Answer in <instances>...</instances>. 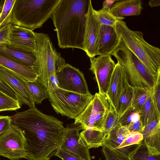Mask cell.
<instances>
[{
    "mask_svg": "<svg viewBox=\"0 0 160 160\" xmlns=\"http://www.w3.org/2000/svg\"><path fill=\"white\" fill-rule=\"evenodd\" d=\"M25 139L28 160H50L62 142L64 127L62 122L45 114L35 106L11 116Z\"/></svg>",
    "mask_w": 160,
    "mask_h": 160,
    "instance_id": "6da1fadb",
    "label": "cell"
},
{
    "mask_svg": "<svg viewBox=\"0 0 160 160\" xmlns=\"http://www.w3.org/2000/svg\"><path fill=\"white\" fill-rule=\"evenodd\" d=\"M89 0H60L51 17L59 48L85 51L84 36Z\"/></svg>",
    "mask_w": 160,
    "mask_h": 160,
    "instance_id": "7a4b0ae2",
    "label": "cell"
},
{
    "mask_svg": "<svg viewBox=\"0 0 160 160\" xmlns=\"http://www.w3.org/2000/svg\"><path fill=\"white\" fill-rule=\"evenodd\" d=\"M114 28L120 42L129 49L156 77L160 73V49L148 43L142 32L129 29L123 20L117 21Z\"/></svg>",
    "mask_w": 160,
    "mask_h": 160,
    "instance_id": "3957f363",
    "label": "cell"
},
{
    "mask_svg": "<svg viewBox=\"0 0 160 160\" xmlns=\"http://www.w3.org/2000/svg\"><path fill=\"white\" fill-rule=\"evenodd\" d=\"M60 0H15L10 23L33 31L51 17Z\"/></svg>",
    "mask_w": 160,
    "mask_h": 160,
    "instance_id": "277c9868",
    "label": "cell"
},
{
    "mask_svg": "<svg viewBox=\"0 0 160 160\" xmlns=\"http://www.w3.org/2000/svg\"><path fill=\"white\" fill-rule=\"evenodd\" d=\"M112 55L123 68L131 86L133 88L153 87L157 77L123 44L119 42L118 47Z\"/></svg>",
    "mask_w": 160,
    "mask_h": 160,
    "instance_id": "5b68a950",
    "label": "cell"
},
{
    "mask_svg": "<svg viewBox=\"0 0 160 160\" xmlns=\"http://www.w3.org/2000/svg\"><path fill=\"white\" fill-rule=\"evenodd\" d=\"M48 92L49 100L55 112L74 119L84 110L94 97L90 92L82 94L58 87L50 89Z\"/></svg>",
    "mask_w": 160,
    "mask_h": 160,
    "instance_id": "8992f818",
    "label": "cell"
},
{
    "mask_svg": "<svg viewBox=\"0 0 160 160\" xmlns=\"http://www.w3.org/2000/svg\"><path fill=\"white\" fill-rule=\"evenodd\" d=\"M34 33L36 42V70L39 75L37 80L48 91L50 78L55 74L57 51L48 34Z\"/></svg>",
    "mask_w": 160,
    "mask_h": 160,
    "instance_id": "52a82bcc",
    "label": "cell"
},
{
    "mask_svg": "<svg viewBox=\"0 0 160 160\" xmlns=\"http://www.w3.org/2000/svg\"><path fill=\"white\" fill-rule=\"evenodd\" d=\"M110 104L105 94L96 93L74 123L82 130L92 129L102 131L104 122Z\"/></svg>",
    "mask_w": 160,
    "mask_h": 160,
    "instance_id": "ba28073f",
    "label": "cell"
},
{
    "mask_svg": "<svg viewBox=\"0 0 160 160\" xmlns=\"http://www.w3.org/2000/svg\"><path fill=\"white\" fill-rule=\"evenodd\" d=\"M0 156L10 160L26 158L25 139L21 130L12 124L9 128L0 135Z\"/></svg>",
    "mask_w": 160,
    "mask_h": 160,
    "instance_id": "9c48e42d",
    "label": "cell"
},
{
    "mask_svg": "<svg viewBox=\"0 0 160 160\" xmlns=\"http://www.w3.org/2000/svg\"><path fill=\"white\" fill-rule=\"evenodd\" d=\"M55 75L59 88L82 94L90 93L82 72L66 62L56 67Z\"/></svg>",
    "mask_w": 160,
    "mask_h": 160,
    "instance_id": "30bf717a",
    "label": "cell"
},
{
    "mask_svg": "<svg viewBox=\"0 0 160 160\" xmlns=\"http://www.w3.org/2000/svg\"><path fill=\"white\" fill-rule=\"evenodd\" d=\"M89 58V69L94 75L98 92L106 95L116 63L110 55H100L97 58Z\"/></svg>",
    "mask_w": 160,
    "mask_h": 160,
    "instance_id": "8fae6325",
    "label": "cell"
},
{
    "mask_svg": "<svg viewBox=\"0 0 160 160\" xmlns=\"http://www.w3.org/2000/svg\"><path fill=\"white\" fill-rule=\"evenodd\" d=\"M81 130L80 127L74 123L67 125L64 128L62 142L58 148L76 155L82 160H91L89 149L80 137Z\"/></svg>",
    "mask_w": 160,
    "mask_h": 160,
    "instance_id": "7c38bea8",
    "label": "cell"
},
{
    "mask_svg": "<svg viewBox=\"0 0 160 160\" xmlns=\"http://www.w3.org/2000/svg\"><path fill=\"white\" fill-rule=\"evenodd\" d=\"M91 0L86 15V24L84 36V51L89 58L98 55L99 30L101 25L94 12Z\"/></svg>",
    "mask_w": 160,
    "mask_h": 160,
    "instance_id": "4fadbf2b",
    "label": "cell"
},
{
    "mask_svg": "<svg viewBox=\"0 0 160 160\" xmlns=\"http://www.w3.org/2000/svg\"><path fill=\"white\" fill-rule=\"evenodd\" d=\"M10 45L12 48L35 54L36 49L34 32L28 28L12 25L9 36Z\"/></svg>",
    "mask_w": 160,
    "mask_h": 160,
    "instance_id": "5bb4252c",
    "label": "cell"
},
{
    "mask_svg": "<svg viewBox=\"0 0 160 160\" xmlns=\"http://www.w3.org/2000/svg\"><path fill=\"white\" fill-rule=\"evenodd\" d=\"M0 80L16 92L22 104L27 105L30 108L35 106L32 95L22 78L10 71L0 67Z\"/></svg>",
    "mask_w": 160,
    "mask_h": 160,
    "instance_id": "9a60e30c",
    "label": "cell"
},
{
    "mask_svg": "<svg viewBox=\"0 0 160 160\" xmlns=\"http://www.w3.org/2000/svg\"><path fill=\"white\" fill-rule=\"evenodd\" d=\"M128 84L129 83L124 70L117 62L106 94L110 104L115 110L122 93Z\"/></svg>",
    "mask_w": 160,
    "mask_h": 160,
    "instance_id": "2e32d148",
    "label": "cell"
},
{
    "mask_svg": "<svg viewBox=\"0 0 160 160\" xmlns=\"http://www.w3.org/2000/svg\"><path fill=\"white\" fill-rule=\"evenodd\" d=\"M120 39L114 27L101 25L99 34L98 55H112L118 47Z\"/></svg>",
    "mask_w": 160,
    "mask_h": 160,
    "instance_id": "e0dca14e",
    "label": "cell"
},
{
    "mask_svg": "<svg viewBox=\"0 0 160 160\" xmlns=\"http://www.w3.org/2000/svg\"><path fill=\"white\" fill-rule=\"evenodd\" d=\"M142 134L149 153L160 155V119L144 126Z\"/></svg>",
    "mask_w": 160,
    "mask_h": 160,
    "instance_id": "ac0fdd59",
    "label": "cell"
},
{
    "mask_svg": "<svg viewBox=\"0 0 160 160\" xmlns=\"http://www.w3.org/2000/svg\"><path fill=\"white\" fill-rule=\"evenodd\" d=\"M0 67L13 72L27 81H35L38 79L39 76L35 69L1 55Z\"/></svg>",
    "mask_w": 160,
    "mask_h": 160,
    "instance_id": "d6986e66",
    "label": "cell"
},
{
    "mask_svg": "<svg viewBox=\"0 0 160 160\" xmlns=\"http://www.w3.org/2000/svg\"><path fill=\"white\" fill-rule=\"evenodd\" d=\"M142 4L141 0H117L110 11L114 15L120 17L138 16L143 9Z\"/></svg>",
    "mask_w": 160,
    "mask_h": 160,
    "instance_id": "ffe728a7",
    "label": "cell"
},
{
    "mask_svg": "<svg viewBox=\"0 0 160 160\" xmlns=\"http://www.w3.org/2000/svg\"><path fill=\"white\" fill-rule=\"evenodd\" d=\"M0 55L36 71V59L34 53L23 52L4 46L0 47Z\"/></svg>",
    "mask_w": 160,
    "mask_h": 160,
    "instance_id": "44dd1931",
    "label": "cell"
},
{
    "mask_svg": "<svg viewBox=\"0 0 160 160\" xmlns=\"http://www.w3.org/2000/svg\"><path fill=\"white\" fill-rule=\"evenodd\" d=\"M129 132L126 127L119 124L106 137L102 146L116 152Z\"/></svg>",
    "mask_w": 160,
    "mask_h": 160,
    "instance_id": "7402d4cb",
    "label": "cell"
},
{
    "mask_svg": "<svg viewBox=\"0 0 160 160\" xmlns=\"http://www.w3.org/2000/svg\"><path fill=\"white\" fill-rule=\"evenodd\" d=\"M80 135L82 140L89 149L102 147L105 138L102 131L92 129L83 130Z\"/></svg>",
    "mask_w": 160,
    "mask_h": 160,
    "instance_id": "603a6c76",
    "label": "cell"
},
{
    "mask_svg": "<svg viewBox=\"0 0 160 160\" xmlns=\"http://www.w3.org/2000/svg\"><path fill=\"white\" fill-rule=\"evenodd\" d=\"M139 113L140 120L144 127L157 119H160V112L154 104L152 95L145 103Z\"/></svg>",
    "mask_w": 160,
    "mask_h": 160,
    "instance_id": "cb8c5ba5",
    "label": "cell"
},
{
    "mask_svg": "<svg viewBox=\"0 0 160 160\" xmlns=\"http://www.w3.org/2000/svg\"><path fill=\"white\" fill-rule=\"evenodd\" d=\"M153 87L133 88L131 107L139 112L146 101L152 95Z\"/></svg>",
    "mask_w": 160,
    "mask_h": 160,
    "instance_id": "d4e9b609",
    "label": "cell"
},
{
    "mask_svg": "<svg viewBox=\"0 0 160 160\" xmlns=\"http://www.w3.org/2000/svg\"><path fill=\"white\" fill-rule=\"evenodd\" d=\"M133 90V88L128 84L122 93L115 109L119 118L131 107Z\"/></svg>",
    "mask_w": 160,
    "mask_h": 160,
    "instance_id": "484cf974",
    "label": "cell"
},
{
    "mask_svg": "<svg viewBox=\"0 0 160 160\" xmlns=\"http://www.w3.org/2000/svg\"><path fill=\"white\" fill-rule=\"evenodd\" d=\"M33 98L35 104H40L48 98V92L45 88L37 80L34 82L25 81Z\"/></svg>",
    "mask_w": 160,
    "mask_h": 160,
    "instance_id": "4316f807",
    "label": "cell"
},
{
    "mask_svg": "<svg viewBox=\"0 0 160 160\" xmlns=\"http://www.w3.org/2000/svg\"><path fill=\"white\" fill-rule=\"evenodd\" d=\"M129 158L130 160H160V155H150L143 140L130 152Z\"/></svg>",
    "mask_w": 160,
    "mask_h": 160,
    "instance_id": "83f0119b",
    "label": "cell"
},
{
    "mask_svg": "<svg viewBox=\"0 0 160 160\" xmlns=\"http://www.w3.org/2000/svg\"><path fill=\"white\" fill-rule=\"evenodd\" d=\"M94 12L101 25H105L114 27L116 22L119 21L123 20L125 18L117 17L114 15L110 10L102 8L97 10L94 9Z\"/></svg>",
    "mask_w": 160,
    "mask_h": 160,
    "instance_id": "f1b7e54d",
    "label": "cell"
},
{
    "mask_svg": "<svg viewBox=\"0 0 160 160\" xmlns=\"http://www.w3.org/2000/svg\"><path fill=\"white\" fill-rule=\"evenodd\" d=\"M22 105L18 100L0 90V112L16 110L20 108Z\"/></svg>",
    "mask_w": 160,
    "mask_h": 160,
    "instance_id": "f546056e",
    "label": "cell"
},
{
    "mask_svg": "<svg viewBox=\"0 0 160 160\" xmlns=\"http://www.w3.org/2000/svg\"><path fill=\"white\" fill-rule=\"evenodd\" d=\"M118 119L115 111L110 104L103 125L102 132L105 137L111 131L119 125Z\"/></svg>",
    "mask_w": 160,
    "mask_h": 160,
    "instance_id": "4dcf8cb0",
    "label": "cell"
},
{
    "mask_svg": "<svg viewBox=\"0 0 160 160\" xmlns=\"http://www.w3.org/2000/svg\"><path fill=\"white\" fill-rule=\"evenodd\" d=\"M15 0H5L0 14V28L10 23L12 10Z\"/></svg>",
    "mask_w": 160,
    "mask_h": 160,
    "instance_id": "1f68e13d",
    "label": "cell"
},
{
    "mask_svg": "<svg viewBox=\"0 0 160 160\" xmlns=\"http://www.w3.org/2000/svg\"><path fill=\"white\" fill-rule=\"evenodd\" d=\"M139 120V112L131 107L119 118L118 123L122 126L127 127Z\"/></svg>",
    "mask_w": 160,
    "mask_h": 160,
    "instance_id": "d6a6232c",
    "label": "cell"
},
{
    "mask_svg": "<svg viewBox=\"0 0 160 160\" xmlns=\"http://www.w3.org/2000/svg\"><path fill=\"white\" fill-rule=\"evenodd\" d=\"M12 25L10 23L0 28V47L10 45L9 36Z\"/></svg>",
    "mask_w": 160,
    "mask_h": 160,
    "instance_id": "836d02e7",
    "label": "cell"
},
{
    "mask_svg": "<svg viewBox=\"0 0 160 160\" xmlns=\"http://www.w3.org/2000/svg\"><path fill=\"white\" fill-rule=\"evenodd\" d=\"M160 73L157 76L156 82L153 87L152 97L155 105L160 112Z\"/></svg>",
    "mask_w": 160,
    "mask_h": 160,
    "instance_id": "e575fe53",
    "label": "cell"
},
{
    "mask_svg": "<svg viewBox=\"0 0 160 160\" xmlns=\"http://www.w3.org/2000/svg\"><path fill=\"white\" fill-rule=\"evenodd\" d=\"M102 152L107 160H130L129 158H126L119 155L114 151L102 146Z\"/></svg>",
    "mask_w": 160,
    "mask_h": 160,
    "instance_id": "d590c367",
    "label": "cell"
},
{
    "mask_svg": "<svg viewBox=\"0 0 160 160\" xmlns=\"http://www.w3.org/2000/svg\"><path fill=\"white\" fill-rule=\"evenodd\" d=\"M54 155L62 160H82L77 156L59 148L55 152Z\"/></svg>",
    "mask_w": 160,
    "mask_h": 160,
    "instance_id": "8d00e7d4",
    "label": "cell"
},
{
    "mask_svg": "<svg viewBox=\"0 0 160 160\" xmlns=\"http://www.w3.org/2000/svg\"><path fill=\"white\" fill-rule=\"evenodd\" d=\"M0 90L15 99L20 101L16 92L8 85L0 80Z\"/></svg>",
    "mask_w": 160,
    "mask_h": 160,
    "instance_id": "74e56055",
    "label": "cell"
},
{
    "mask_svg": "<svg viewBox=\"0 0 160 160\" xmlns=\"http://www.w3.org/2000/svg\"><path fill=\"white\" fill-rule=\"evenodd\" d=\"M11 125L10 117L0 116V135L6 131Z\"/></svg>",
    "mask_w": 160,
    "mask_h": 160,
    "instance_id": "f35d334b",
    "label": "cell"
},
{
    "mask_svg": "<svg viewBox=\"0 0 160 160\" xmlns=\"http://www.w3.org/2000/svg\"><path fill=\"white\" fill-rule=\"evenodd\" d=\"M130 132H139L142 133L144 127L139 120L132 123L126 127Z\"/></svg>",
    "mask_w": 160,
    "mask_h": 160,
    "instance_id": "ab89813d",
    "label": "cell"
},
{
    "mask_svg": "<svg viewBox=\"0 0 160 160\" xmlns=\"http://www.w3.org/2000/svg\"><path fill=\"white\" fill-rule=\"evenodd\" d=\"M57 87H58V83L57 78L55 74L52 75L50 78L49 80V86L48 90Z\"/></svg>",
    "mask_w": 160,
    "mask_h": 160,
    "instance_id": "60d3db41",
    "label": "cell"
},
{
    "mask_svg": "<svg viewBox=\"0 0 160 160\" xmlns=\"http://www.w3.org/2000/svg\"><path fill=\"white\" fill-rule=\"evenodd\" d=\"M116 0H105L102 3V8L110 10L111 9Z\"/></svg>",
    "mask_w": 160,
    "mask_h": 160,
    "instance_id": "b9f144b4",
    "label": "cell"
},
{
    "mask_svg": "<svg viewBox=\"0 0 160 160\" xmlns=\"http://www.w3.org/2000/svg\"><path fill=\"white\" fill-rule=\"evenodd\" d=\"M148 4L151 8L158 7L160 6V0H150Z\"/></svg>",
    "mask_w": 160,
    "mask_h": 160,
    "instance_id": "7bdbcfd3",
    "label": "cell"
},
{
    "mask_svg": "<svg viewBox=\"0 0 160 160\" xmlns=\"http://www.w3.org/2000/svg\"><path fill=\"white\" fill-rule=\"evenodd\" d=\"M5 0H0V14L2 10Z\"/></svg>",
    "mask_w": 160,
    "mask_h": 160,
    "instance_id": "ee69618b",
    "label": "cell"
},
{
    "mask_svg": "<svg viewBox=\"0 0 160 160\" xmlns=\"http://www.w3.org/2000/svg\"></svg>",
    "mask_w": 160,
    "mask_h": 160,
    "instance_id": "f6af8a7d",
    "label": "cell"
}]
</instances>
